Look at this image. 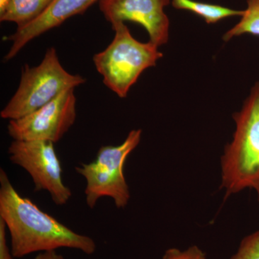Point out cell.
<instances>
[{
    "mask_svg": "<svg viewBox=\"0 0 259 259\" xmlns=\"http://www.w3.org/2000/svg\"><path fill=\"white\" fill-rule=\"evenodd\" d=\"M0 218L9 230L14 258L60 248L81 250L88 255L93 254L97 249L93 238L72 231L20 195L3 168L0 169Z\"/></svg>",
    "mask_w": 259,
    "mask_h": 259,
    "instance_id": "cell-1",
    "label": "cell"
},
{
    "mask_svg": "<svg viewBox=\"0 0 259 259\" xmlns=\"http://www.w3.org/2000/svg\"><path fill=\"white\" fill-rule=\"evenodd\" d=\"M233 117L236 127L221 157V188L226 197L253 189L259 202V81Z\"/></svg>",
    "mask_w": 259,
    "mask_h": 259,
    "instance_id": "cell-2",
    "label": "cell"
},
{
    "mask_svg": "<svg viewBox=\"0 0 259 259\" xmlns=\"http://www.w3.org/2000/svg\"><path fill=\"white\" fill-rule=\"evenodd\" d=\"M115 37L105 49L93 57L94 64L107 88L120 98L148 68L163 57L158 47L151 42H141L133 36L125 23L112 24Z\"/></svg>",
    "mask_w": 259,
    "mask_h": 259,
    "instance_id": "cell-3",
    "label": "cell"
},
{
    "mask_svg": "<svg viewBox=\"0 0 259 259\" xmlns=\"http://www.w3.org/2000/svg\"><path fill=\"white\" fill-rule=\"evenodd\" d=\"M85 81L83 76L68 72L61 65L55 48H49L37 66L25 64L18 90L2 110L0 117L18 120Z\"/></svg>",
    "mask_w": 259,
    "mask_h": 259,
    "instance_id": "cell-4",
    "label": "cell"
},
{
    "mask_svg": "<svg viewBox=\"0 0 259 259\" xmlns=\"http://www.w3.org/2000/svg\"><path fill=\"white\" fill-rule=\"evenodd\" d=\"M142 131L133 130L119 146H104L97 157L88 163H81L76 171L87 182L85 195L88 207L93 209L102 197L113 199L117 208H125L131 193L124 175L127 157L139 146Z\"/></svg>",
    "mask_w": 259,
    "mask_h": 259,
    "instance_id": "cell-5",
    "label": "cell"
},
{
    "mask_svg": "<svg viewBox=\"0 0 259 259\" xmlns=\"http://www.w3.org/2000/svg\"><path fill=\"white\" fill-rule=\"evenodd\" d=\"M8 154L12 163L23 168L31 177L35 191L49 192L57 205L69 202L72 192L63 182L62 167L54 143L13 140Z\"/></svg>",
    "mask_w": 259,
    "mask_h": 259,
    "instance_id": "cell-6",
    "label": "cell"
},
{
    "mask_svg": "<svg viewBox=\"0 0 259 259\" xmlns=\"http://www.w3.org/2000/svg\"><path fill=\"white\" fill-rule=\"evenodd\" d=\"M74 90H68L32 113L9 120L8 133L18 141L59 142L74 125L76 118Z\"/></svg>",
    "mask_w": 259,
    "mask_h": 259,
    "instance_id": "cell-7",
    "label": "cell"
},
{
    "mask_svg": "<svg viewBox=\"0 0 259 259\" xmlns=\"http://www.w3.org/2000/svg\"><path fill=\"white\" fill-rule=\"evenodd\" d=\"M170 0H100L99 6L105 18L111 25L134 22L142 25L149 42L159 48L165 45L169 35V20L164 8Z\"/></svg>",
    "mask_w": 259,
    "mask_h": 259,
    "instance_id": "cell-8",
    "label": "cell"
},
{
    "mask_svg": "<svg viewBox=\"0 0 259 259\" xmlns=\"http://www.w3.org/2000/svg\"><path fill=\"white\" fill-rule=\"evenodd\" d=\"M100 0H54L49 10L32 23L17 28L14 33L7 37L12 46L4 57L5 61L18 55L28 42L42 34L57 28L68 19L83 14L89 8Z\"/></svg>",
    "mask_w": 259,
    "mask_h": 259,
    "instance_id": "cell-9",
    "label": "cell"
},
{
    "mask_svg": "<svg viewBox=\"0 0 259 259\" xmlns=\"http://www.w3.org/2000/svg\"><path fill=\"white\" fill-rule=\"evenodd\" d=\"M54 0H10L2 13L0 21L13 23L23 28L40 18L49 10Z\"/></svg>",
    "mask_w": 259,
    "mask_h": 259,
    "instance_id": "cell-10",
    "label": "cell"
},
{
    "mask_svg": "<svg viewBox=\"0 0 259 259\" xmlns=\"http://www.w3.org/2000/svg\"><path fill=\"white\" fill-rule=\"evenodd\" d=\"M171 4L175 9L187 10L198 15L207 24L217 23L223 19L231 17H241L244 12V10L231 9L221 5L194 0H171Z\"/></svg>",
    "mask_w": 259,
    "mask_h": 259,
    "instance_id": "cell-11",
    "label": "cell"
},
{
    "mask_svg": "<svg viewBox=\"0 0 259 259\" xmlns=\"http://www.w3.org/2000/svg\"><path fill=\"white\" fill-rule=\"evenodd\" d=\"M244 34L259 37V0H247V8L241 20L223 35L224 41Z\"/></svg>",
    "mask_w": 259,
    "mask_h": 259,
    "instance_id": "cell-12",
    "label": "cell"
},
{
    "mask_svg": "<svg viewBox=\"0 0 259 259\" xmlns=\"http://www.w3.org/2000/svg\"><path fill=\"white\" fill-rule=\"evenodd\" d=\"M231 259H259V231L245 237Z\"/></svg>",
    "mask_w": 259,
    "mask_h": 259,
    "instance_id": "cell-13",
    "label": "cell"
},
{
    "mask_svg": "<svg viewBox=\"0 0 259 259\" xmlns=\"http://www.w3.org/2000/svg\"><path fill=\"white\" fill-rule=\"evenodd\" d=\"M163 259H206V254L194 245L185 251H181L177 248H169L165 252Z\"/></svg>",
    "mask_w": 259,
    "mask_h": 259,
    "instance_id": "cell-14",
    "label": "cell"
},
{
    "mask_svg": "<svg viewBox=\"0 0 259 259\" xmlns=\"http://www.w3.org/2000/svg\"><path fill=\"white\" fill-rule=\"evenodd\" d=\"M6 224L0 218V259H13L12 250L7 243Z\"/></svg>",
    "mask_w": 259,
    "mask_h": 259,
    "instance_id": "cell-15",
    "label": "cell"
},
{
    "mask_svg": "<svg viewBox=\"0 0 259 259\" xmlns=\"http://www.w3.org/2000/svg\"><path fill=\"white\" fill-rule=\"evenodd\" d=\"M34 259H65L63 255L59 254L56 250L42 252L36 255Z\"/></svg>",
    "mask_w": 259,
    "mask_h": 259,
    "instance_id": "cell-16",
    "label": "cell"
},
{
    "mask_svg": "<svg viewBox=\"0 0 259 259\" xmlns=\"http://www.w3.org/2000/svg\"><path fill=\"white\" fill-rule=\"evenodd\" d=\"M10 1V0H0V13H2Z\"/></svg>",
    "mask_w": 259,
    "mask_h": 259,
    "instance_id": "cell-17",
    "label": "cell"
}]
</instances>
